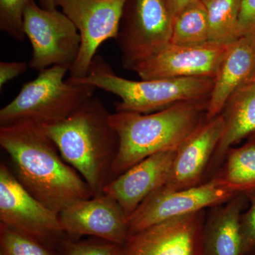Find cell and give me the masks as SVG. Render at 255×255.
I'll return each instance as SVG.
<instances>
[{
  "instance_id": "1",
  "label": "cell",
  "mask_w": 255,
  "mask_h": 255,
  "mask_svg": "<svg viewBox=\"0 0 255 255\" xmlns=\"http://www.w3.org/2000/svg\"><path fill=\"white\" fill-rule=\"evenodd\" d=\"M0 145L12 161L18 182L55 212L94 197L88 184L64 160L39 124L19 121L0 126Z\"/></svg>"
},
{
  "instance_id": "13",
  "label": "cell",
  "mask_w": 255,
  "mask_h": 255,
  "mask_svg": "<svg viewBox=\"0 0 255 255\" xmlns=\"http://www.w3.org/2000/svg\"><path fill=\"white\" fill-rule=\"evenodd\" d=\"M63 232L92 236L122 246L129 235L128 217L118 202L107 194L75 201L59 213Z\"/></svg>"
},
{
  "instance_id": "17",
  "label": "cell",
  "mask_w": 255,
  "mask_h": 255,
  "mask_svg": "<svg viewBox=\"0 0 255 255\" xmlns=\"http://www.w3.org/2000/svg\"><path fill=\"white\" fill-rule=\"evenodd\" d=\"M248 201L246 194H238L211 208L204 226V255H244L241 216Z\"/></svg>"
},
{
  "instance_id": "30",
  "label": "cell",
  "mask_w": 255,
  "mask_h": 255,
  "mask_svg": "<svg viewBox=\"0 0 255 255\" xmlns=\"http://www.w3.org/2000/svg\"><path fill=\"white\" fill-rule=\"evenodd\" d=\"M251 136L255 137V133L253 134V135H251Z\"/></svg>"
},
{
  "instance_id": "20",
  "label": "cell",
  "mask_w": 255,
  "mask_h": 255,
  "mask_svg": "<svg viewBox=\"0 0 255 255\" xmlns=\"http://www.w3.org/2000/svg\"><path fill=\"white\" fill-rule=\"evenodd\" d=\"M207 11L209 41L229 45L241 38L242 0H202Z\"/></svg>"
},
{
  "instance_id": "16",
  "label": "cell",
  "mask_w": 255,
  "mask_h": 255,
  "mask_svg": "<svg viewBox=\"0 0 255 255\" xmlns=\"http://www.w3.org/2000/svg\"><path fill=\"white\" fill-rule=\"evenodd\" d=\"M255 80V37L243 36L228 46L214 78L208 101L206 120L222 113L238 89Z\"/></svg>"
},
{
  "instance_id": "24",
  "label": "cell",
  "mask_w": 255,
  "mask_h": 255,
  "mask_svg": "<svg viewBox=\"0 0 255 255\" xmlns=\"http://www.w3.org/2000/svg\"><path fill=\"white\" fill-rule=\"evenodd\" d=\"M246 194L251 206L241 216L243 253L244 255H255V190Z\"/></svg>"
},
{
  "instance_id": "22",
  "label": "cell",
  "mask_w": 255,
  "mask_h": 255,
  "mask_svg": "<svg viewBox=\"0 0 255 255\" xmlns=\"http://www.w3.org/2000/svg\"><path fill=\"white\" fill-rule=\"evenodd\" d=\"M1 252L4 255H54L41 242L0 223Z\"/></svg>"
},
{
  "instance_id": "19",
  "label": "cell",
  "mask_w": 255,
  "mask_h": 255,
  "mask_svg": "<svg viewBox=\"0 0 255 255\" xmlns=\"http://www.w3.org/2000/svg\"><path fill=\"white\" fill-rule=\"evenodd\" d=\"M210 179L236 193L255 190V137L241 147H231L220 168Z\"/></svg>"
},
{
  "instance_id": "23",
  "label": "cell",
  "mask_w": 255,
  "mask_h": 255,
  "mask_svg": "<svg viewBox=\"0 0 255 255\" xmlns=\"http://www.w3.org/2000/svg\"><path fill=\"white\" fill-rule=\"evenodd\" d=\"M35 0H0V29L18 41L26 38L23 14L28 5Z\"/></svg>"
},
{
  "instance_id": "6",
  "label": "cell",
  "mask_w": 255,
  "mask_h": 255,
  "mask_svg": "<svg viewBox=\"0 0 255 255\" xmlns=\"http://www.w3.org/2000/svg\"><path fill=\"white\" fill-rule=\"evenodd\" d=\"M172 27L166 0H127L115 38L124 68L132 70L169 44Z\"/></svg>"
},
{
  "instance_id": "7",
  "label": "cell",
  "mask_w": 255,
  "mask_h": 255,
  "mask_svg": "<svg viewBox=\"0 0 255 255\" xmlns=\"http://www.w3.org/2000/svg\"><path fill=\"white\" fill-rule=\"evenodd\" d=\"M23 31L32 47L30 68L41 72L55 65L70 68L75 63L81 37L63 11L43 9L32 1L23 14Z\"/></svg>"
},
{
  "instance_id": "26",
  "label": "cell",
  "mask_w": 255,
  "mask_h": 255,
  "mask_svg": "<svg viewBox=\"0 0 255 255\" xmlns=\"http://www.w3.org/2000/svg\"><path fill=\"white\" fill-rule=\"evenodd\" d=\"M239 30L241 37H255V0H242Z\"/></svg>"
},
{
  "instance_id": "18",
  "label": "cell",
  "mask_w": 255,
  "mask_h": 255,
  "mask_svg": "<svg viewBox=\"0 0 255 255\" xmlns=\"http://www.w3.org/2000/svg\"><path fill=\"white\" fill-rule=\"evenodd\" d=\"M224 130L208 168L206 181L221 167L233 145L255 133V80L238 89L222 112Z\"/></svg>"
},
{
  "instance_id": "9",
  "label": "cell",
  "mask_w": 255,
  "mask_h": 255,
  "mask_svg": "<svg viewBox=\"0 0 255 255\" xmlns=\"http://www.w3.org/2000/svg\"><path fill=\"white\" fill-rule=\"evenodd\" d=\"M237 194L214 179L181 190L160 187L147 196L128 218L129 234L167 220L221 205Z\"/></svg>"
},
{
  "instance_id": "10",
  "label": "cell",
  "mask_w": 255,
  "mask_h": 255,
  "mask_svg": "<svg viewBox=\"0 0 255 255\" xmlns=\"http://www.w3.org/2000/svg\"><path fill=\"white\" fill-rule=\"evenodd\" d=\"M0 223L42 243L65 233L59 214L33 197L2 162L0 164Z\"/></svg>"
},
{
  "instance_id": "11",
  "label": "cell",
  "mask_w": 255,
  "mask_h": 255,
  "mask_svg": "<svg viewBox=\"0 0 255 255\" xmlns=\"http://www.w3.org/2000/svg\"><path fill=\"white\" fill-rule=\"evenodd\" d=\"M206 210L130 233L119 255H204Z\"/></svg>"
},
{
  "instance_id": "3",
  "label": "cell",
  "mask_w": 255,
  "mask_h": 255,
  "mask_svg": "<svg viewBox=\"0 0 255 255\" xmlns=\"http://www.w3.org/2000/svg\"><path fill=\"white\" fill-rule=\"evenodd\" d=\"M208 101L178 102L155 113L111 114V124L119 137L114 179L149 156L179 150L207 121Z\"/></svg>"
},
{
  "instance_id": "28",
  "label": "cell",
  "mask_w": 255,
  "mask_h": 255,
  "mask_svg": "<svg viewBox=\"0 0 255 255\" xmlns=\"http://www.w3.org/2000/svg\"><path fill=\"white\" fill-rule=\"evenodd\" d=\"M194 0H166L167 6L172 18L177 16L188 4H190Z\"/></svg>"
},
{
  "instance_id": "29",
  "label": "cell",
  "mask_w": 255,
  "mask_h": 255,
  "mask_svg": "<svg viewBox=\"0 0 255 255\" xmlns=\"http://www.w3.org/2000/svg\"><path fill=\"white\" fill-rule=\"evenodd\" d=\"M39 5L46 9H57L55 4V0H38Z\"/></svg>"
},
{
  "instance_id": "5",
  "label": "cell",
  "mask_w": 255,
  "mask_h": 255,
  "mask_svg": "<svg viewBox=\"0 0 255 255\" xmlns=\"http://www.w3.org/2000/svg\"><path fill=\"white\" fill-rule=\"evenodd\" d=\"M68 67L55 65L25 83L16 97L0 110V126L19 121L39 125L61 122L94 97L96 87L67 79Z\"/></svg>"
},
{
  "instance_id": "8",
  "label": "cell",
  "mask_w": 255,
  "mask_h": 255,
  "mask_svg": "<svg viewBox=\"0 0 255 255\" xmlns=\"http://www.w3.org/2000/svg\"><path fill=\"white\" fill-rule=\"evenodd\" d=\"M127 0H55L56 7L78 28L80 37V52L70 78H85L90 70L96 53L102 43L115 39Z\"/></svg>"
},
{
  "instance_id": "21",
  "label": "cell",
  "mask_w": 255,
  "mask_h": 255,
  "mask_svg": "<svg viewBox=\"0 0 255 255\" xmlns=\"http://www.w3.org/2000/svg\"><path fill=\"white\" fill-rule=\"evenodd\" d=\"M209 42L207 11L202 0H194L173 19L170 43L195 46Z\"/></svg>"
},
{
  "instance_id": "12",
  "label": "cell",
  "mask_w": 255,
  "mask_h": 255,
  "mask_svg": "<svg viewBox=\"0 0 255 255\" xmlns=\"http://www.w3.org/2000/svg\"><path fill=\"white\" fill-rule=\"evenodd\" d=\"M229 46L210 41L195 46L169 43L131 70L142 80L190 77L214 79Z\"/></svg>"
},
{
  "instance_id": "27",
  "label": "cell",
  "mask_w": 255,
  "mask_h": 255,
  "mask_svg": "<svg viewBox=\"0 0 255 255\" xmlns=\"http://www.w3.org/2000/svg\"><path fill=\"white\" fill-rule=\"evenodd\" d=\"M27 68V64L23 62H0V88L22 75Z\"/></svg>"
},
{
  "instance_id": "25",
  "label": "cell",
  "mask_w": 255,
  "mask_h": 255,
  "mask_svg": "<svg viewBox=\"0 0 255 255\" xmlns=\"http://www.w3.org/2000/svg\"><path fill=\"white\" fill-rule=\"evenodd\" d=\"M120 246L107 242L106 243H71L67 255H119Z\"/></svg>"
},
{
  "instance_id": "15",
  "label": "cell",
  "mask_w": 255,
  "mask_h": 255,
  "mask_svg": "<svg viewBox=\"0 0 255 255\" xmlns=\"http://www.w3.org/2000/svg\"><path fill=\"white\" fill-rule=\"evenodd\" d=\"M176 153L167 150L149 156L109 183L104 194L119 203L128 220L147 196L167 182Z\"/></svg>"
},
{
  "instance_id": "14",
  "label": "cell",
  "mask_w": 255,
  "mask_h": 255,
  "mask_svg": "<svg viewBox=\"0 0 255 255\" xmlns=\"http://www.w3.org/2000/svg\"><path fill=\"white\" fill-rule=\"evenodd\" d=\"M224 125L222 114L206 121L179 147L168 179L162 188L177 191L206 182L208 168L222 137Z\"/></svg>"
},
{
  "instance_id": "4",
  "label": "cell",
  "mask_w": 255,
  "mask_h": 255,
  "mask_svg": "<svg viewBox=\"0 0 255 255\" xmlns=\"http://www.w3.org/2000/svg\"><path fill=\"white\" fill-rule=\"evenodd\" d=\"M68 79L119 97L116 112L140 114L157 112L178 102L208 100L214 84V79L204 77L128 80L116 75L100 55H96L85 78Z\"/></svg>"
},
{
  "instance_id": "2",
  "label": "cell",
  "mask_w": 255,
  "mask_h": 255,
  "mask_svg": "<svg viewBox=\"0 0 255 255\" xmlns=\"http://www.w3.org/2000/svg\"><path fill=\"white\" fill-rule=\"evenodd\" d=\"M111 114L102 100L94 96L68 118L41 126L94 196L104 194L106 186L114 179L112 170L119 137L111 124Z\"/></svg>"
}]
</instances>
